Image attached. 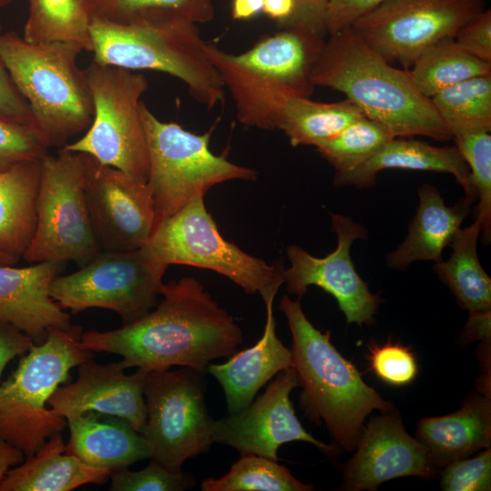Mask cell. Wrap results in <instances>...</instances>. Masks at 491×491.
Listing matches in <instances>:
<instances>
[{
    "label": "cell",
    "mask_w": 491,
    "mask_h": 491,
    "mask_svg": "<svg viewBox=\"0 0 491 491\" xmlns=\"http://www.w3.org/2000/svg\"><path fill=\"white\" fill-rule=\"evenodd\" d=\"M162 300L139 320L110 331L81 334L90 352L119 355L123 369L165 370L179 366L205 373L214 359L231 356L243 333L194 277L164 284Z\"/></svg>",
    "instance_id": "cell-1"
},
{
    "label": "cell",
    "mask_w": 491,
    "mask_h": 491,
    "mask_svg": "<svg viewBox=\"0 0 491 491\" xmlns=\"http://www.w3.org/2000/svg\"><path fill=\"white\" fill-rule=\"evenodd\" d=\"M312 83L345 94L366 117L383 125L394 137L452 138L430 98L414 85L408 70L394 67L350 27L325 42L313 67Z\"/></svg>",
    "instance_id": "cell-2"
},
{
    "label": "cell",
    "mask_w": 491,
    "mask_h": 491,
    "mask_svg": "<svg viewBox=\"0 0 491 491\" xmlns=\"http://www.w3.org/2000/svg\"><path fill=\"white\" fill-rule=\"evenodd\" d=\"M325 42L319 35L290 27L259 39L241 54L207 42L204 50L233 96L237 120L274 130L289 98L312 95V71Z\"/></svg>",
    "instance_id": "cell-3"
},
{
    "label": "cell",
    "mask_w": 491,
    "mask_h": 491,
    "mask_svg": "<svg viewBox=\"0 0 491 491\" xmlns=\"http://www.w3.org/2000/svg\"><path fill=\"white\" fill-rule=\"evenodd\" d=\"M279 309L292 334V367L303 388L302 409L315 423L323 421L344 451H354L366 417L376 410H394L392 403L364 382L331 343L329 331L322 333L311 324L299 299L285 295Z\"/></svg>",
    "instance_id": "cell-4"
},
{
    "label": "cell",
    "mask_w": 491,
    "mask_h": 491,
    "mask_svg": "<svg viewBox=\"0 0 491 491\" xmlns=\"http://www.w3.org/2000/svg\"><path fill=\"white\" fill-rule=\"evenodd\" d=\"M81 52L70 42L32 44L15 32L0 36V57L49 147H63L92 123L94 105L85 70L77 65Z\"/></svg>",
    "instance_id": "cell-5"
},
{
    "label": "cell",
    "mask_w": 491,
    "mask_h": 491,
    "mask_svg": "<svg viewBox=\"0 0 491 491\" xmlns=\"http://www.w3.org/2000/svg\"><path fill=\"white\" fill-rule=\"evenodd\" d=\"M82 328H51L45 340L33 343L15 370L0 383V438L35 454L67 426L47 407L55 390L69 379L70 370L93 356L80 342Z\"/></svg>",
    "instance_id": "cell-6"
},
{
    "label": "cell",
    "mask_w": 491,
    "mask_h": 491,
    "mask_svg": "<svg viewBox=\"0 0 491 491\" xmlns=\"http://www.w3.org/2000/svg\"><path fill=\"white\" fill-rule=\"evenodd\" d=\"M90 34L94 62L166 73L181 80L207 109L223 102L225 85L205 53L196 25H122L95 15Z\"/></svg>",
    "instance_id": "cell-7"
},
{
    "label": "cell",
    "mask_w": 491,
    "mask_h": 491,
    "mask_svg": "<svg viewBox=\"0 0 491 491\" xmlns=\"http://www.w3.org/2000/svg\"><path fill=\"white\" fill-rule=\"evenodd\" d=\"M140 115L149 155L147 184L155 205L154 231L212 186L230 180L256 179V170L211 152L210 131L197 135L176 123L162 122L143 101Z\"/></svg>",
    "instance_id": "cell-8"
},
{
    "label": "cell",
    "mask_w": 491,
    "mask_h": 491,
    "mask_svg": "<svg viewBox=\"0 0 491 491\" xmlns=\"http://www.w3.org/2000/svg\"><path fill=\"white\" fill-rule=\"evenodd\" d=\"M144 249L167 266L185 265L213 270L232 280L246 293H258L265 304L274 301L285 283L281 264L268 265L220 235L205 208L203 195L163 221Z\"/></svg>",
    "instance_id": "cell-9"
},
{
    "label": "cell",
    "mask_w": 491,
    "mask_h": 491,
    "mask_svg": "<svg viewBox=\"0 0 491 491\" xmlns=\"http://www.w3.org/2000/svg\"><path fill=\"white\" fill-rule=\"evenodd\" d=\"M85 70L94 105L93 120L81 138L61 148L88 155L147 182L149 155L140 115L147 80L140 73L94 61Z\"/></svg>",
    "instance_id": "cell-10"
},
{
    "label": "cell",
    "mask_w": 491,
    "mask_h": 491,
    "mask_svg": "<svg viewBox=\"0 0 491 491\" xmlns=\"http://www.w3.org/2000/svg\"><path fill=\"white\" fill-rule=\"evenodd\" d=\"M100 251L86 204L84 155L62 148L46 154L41 159L35 230L22 257L84 266Z\"/></svg>",
    "instance_id": "cell-11"
},
{
    "label": "cell",
    "mask_w": 491,
    "mask_h": 491,
    "mask_svg": "<svg viewBox=\"0 0 491 491\" xmlns=\"http://www.w3.org/2000/svg\"><path fill=\"white\" fill-rule=\"evenodd\" d=\"M167 267L144 247L100 251L79 270L57 276L51 284L50 296L72 314L104 308L116 313L123 325H128L156 306Z\"/></svg>",
    "instance_id": "cell-12"
},
{
    "label": "cell",
    "mask_w": 491,
    "mask_h": 491,
    "mask_svg": "<svg viewBox=\"0 0 491 491\" xmlns=\"http://www.w3.org/2000/svg\"><path fill=\"white\" fill-rule=\"evenodd\" d=\"M201 373L178 370L148 371L144 395L146 422L142 432L150 459L172 471H181L185 460L206 453L213 442L214 419L205 401Z\"/></svg>",
    "instance_id": "cell-13"
},
{
    "label": "cell",
    "mask_w": 491,
    "mask_h": 491,
    "mask_svg": "<svg viewBox=\"0 0 491 491\" xmlns=\"http://www.w3.org/2000/svg\"><path fill=\"white\" fill-rule=\"evenodd\" d=\"M486 0H386L361 15L352 31L389 64L409 69L436 43L454 38Z\"/></svg>",
    "instance_id": "cell-14"
},
{
    "label": "cell",
    "mask_w": 491,
    "mask_h": 491,
    "mask_svg": "<svg viewBox=\"0 0 491 491\" xmlns=\"http://www.w3.org/2000/svg\"><path fill=\"white\" fill-rule=\"evenodd\" d=\"M89 217L101 251L144 247L155 228V205L147 182L83 154Z\"/></svg>",
    "instance_id": "cell-15"
},
{
    "label": "cell",
    "mask_w": 491,
    "mask_h": 491,
    "mask_svg": "<svg viewBox=\"0 0 491 491\" xmlns=\"http://www.w3.org/2000/svg\"><path fill=\"white\" fill-rule=\"evenodd\" d=\"M331 221L337 246L326 256L316 257L296 245L287 247L290 266L285 269L286 291L300 298L308 286H316L336 299L347 324L371 326L381 299L359 276L350 254L354 241L366 239L367 231L343 215L332 214Z\"/></svg>",
    "instance_id": "cell-16"
},
{
    "label": "cell",
    "mask_w": 491,
    "mask_h": 491,
    "mask_svg": "<svg viewBox=\"0 0 491 491\" xmlns=\"http://www.w3.org/2000/svg\"><path fill=\"white\" fill-rule=\"evenodd\" d=\"M298 386L294 367L280 371L248 406L214 421L213 442L231 446L240 456L254 454L276 461L279 446L292 441L307 442L328 456L334 454L336 446L315 438L296 417L290 394Z\"/></svg>",
    "instance_id": "cell-17"
},
{
    "label": "cell",
    "mask_w": 491,
    "mask_h": 491,
    "mask_svg": "<svg viewBox=\"0 0 491 491\" xmlns=\"http://www.w3.org/2000/svg\"><path fill=\"white\" fill-rule=\"evenodd\" d=\"M354 451L342 466V490L371 491L395 478L436 473L426 447L406 431L395 409L363 427Z\"/></svg>",
    "instance_id": "cell-18"
},
{
    "label": "cell",
    "mask_w": 491,
    "mask_h": 491,
    "mask_svg": "<svg viewBox=\"0 0 491 491\" xmlns=\"http://www.w3.org/2000/svg\"><path fill=\"white\" fill-rule=\"evenodd\" d=\"M75 382L60 385L48 406L66 420L89 411L126 419L142 434L146 422L144 385L148 370L126 375L118 363L102 365L92 357L78 366Z\"/></svg>",
    "instance_id": "cell-19"
},
{
    "label": "cell",
    "mask_w": 491,
    "mask_h": 491,
    "mask_svg": "<svg viewBox=\"0 0 491 491\" xmlns=\"http://www.w3.org/2000/svg\"><path fill=\"white\" fill-rule=\"evenodd\" d=\"M60 264L0 266V324L13 326L35 344L44 342L51 328L72 327L70 316L50 296V286L58 276Z\"/></svg>",
    "instance_id": "cell-20"
},
{
    "label": "cell",
    "mask_w": 491,
    "mask_h": 491,
    "mask_svg": "<svg viewBox=\"0 0 491 491\" xmlns=\"http://www.w3.org/2000/svg\"><path fill=\"white\" fill-rule=\"evenodd\" d=\"M274 301L266 302L262 337L253 346L235 352L224 364H209L206 371L221 385L229 414L248 406L256 393L280 371L293 366L291 349L276 336Z\"/></svg>",
    "instance_id": "cell-21"
},
{
    "label": "cell",
    "mask_w": 491,
    "mask_h": 491,
    "mask_svg": "<svg viewBox=\"0 0 491 491\" xmlns=\"http://www.w3.org/2000/svg\"><path fill=\"white\" fill-rule=\"evenodd\" d=\"M417 195L419 205L405 240L386 256L391 269L405 270L421 260L441 261L443 250L450 246L477 199L465 195L455 205L446 206L439 191L428 184L419 186Z\"/></svg>",
    "instance_id": "cell-22"
},
{
    "label": "cell",
    "mask_w": 491,
    "mask_h": 491,
    "mask_svg": "<svg viewBox=\"0 0 491 491\" xmlns=\"http://www.w3.org/2000/svg\"><path fill=\"white\" fill-rule=\"evenodd\" d=\"M415 437L426 447L436 471L490 447V398L470 393L457 411L420 419Z\"/></svg>",
    "instance_id": "cell-23"
},
{
    "label": "cell",
    "mask_w": 491,
    "mask_h": 491,
    "mask_svg": "<svg viewBox=\"0 0 491 491\" xmlns=\"http://www.w3.org/2000/svg\"><path fill=\"white\" fill-rule=\"evenodd\" d=\"M66 421L65 453L91 466L113 471L150 457L145 439L125 418L89 411Z\"/></svg>",
    "instance_id": "cell-24"
},
{
    "label": "cell",
    "mask_w": 491,
    "mask_h": 491,
    "mask_svg": "<svg viewBox=\"0 0 491 491\" xmlns=\"http://www.w3.org/2000/svg\"><path fill=\"white\" fill-rule=\"evenodd\" d=\"M389 168L451 174L466 195L476 197L470 182L469 168L456 145L436 146L419 140L397 137L356 168L336 173L334 185L337 187L348 185L356 188L371 187L377 174Z\"/></svg>",
    "instance_id": "cell-25"
},
{
    "label": "cell",
    "mask_w": 491,
    "mask_h": 491,
    "mask_svg": "<svg viewBox=\"0 0 491 491\" xmlns=\"http://www.w3.org/2000/svg\"><path fill=\"white\" fill-rule=\"evenodd\" d=\"M111 470L91 466L65 453L61 433L50 438L24 463L10 468L0 491H71L86 484H104Z\"/></svg>",
    "instance_id": "cell-26"
},
{
    "label": "cell",
    "mask_w": 491,
    "mask_h": 491,
    "mask_svg": "<svg viewBox=\"0 0 491 491\" xmlns=\"http://www.w3.org/2000/svg\"><path fill=\"white\" fill-rule=\"evenodd\" d=\"M41 159L0 172V251L17 261L35 230Z\"/></svg>",
    "instance_id": "cell-27"
},
{
    "label": "cell",
    "mask_w": 491,
    "mask_h": 491,
    "mask_svg": "<svg viewBox=\"0 0 491 491\" xmlns=\"http://www.w3.org/2000/svg\"><path fill=\"white\" fill-rule=\"evenodd\" d=\"M480 233L481 225L477 219L460 228L450 244L452 253L449 257L433 266L459 306L468 312L491 309V279L477 256Z\"/></svg>",
    "instance_id": "cell-28"
},
{
    "label": "cell",
    "mask_w": 491,
    "mask_h": 491,
    "mask_svg": "<svg viewBox=\"0 0 491 491\" xmlns=\"http://www.w3.org/2000/svg\"><path fill=\"white\" fill-rule=\"evenodd\" d=\"M363 116L348 99L321 103L310 97L294 96L283 105L277 129L286 134L293 146L317 147Z\"/></svg>",
    "instance_id": "cell-29"
},
{
    "label": "cell",
    "mask_w": 491,
    "mask_h": 491,
    "mask_svg": "<svg viewBox=\"0 0 491 491\" xmlns=\"http://www.w3.org/2000/svg\"><path fill=\"white\" fill-rule=\"evenodd\" d=\"M23 38L32 44L64 41L92 52L94 0H28Z\"/></svg>",
    "instance_id": "cell-30"
},
{
    "label": "cell",
    "mask_w": 491,
    "mask_h": 491,
    "mask_svg": "<svg viewBox=\"0 0 491 491\" xmlns=\"http://www.w3.org/2000/svg\"><path fill=\"white\" fill-rule=\"evenodd\" d=\"M407 70L416 88L431 98L466 79L491 75V63L469 54L454 38H446L423 52Z\"/></svg>",
    "instance_id": "cell-31"
},
{
    "label": "cell",
    "mask_w": 491,
    "mask_h": 491,
    "mask_svg": "<svg viewBox=\"0 0 491 491\" xmlns=\"http://www.w3.org/2000/svg\"><path fill=\"white\" fill-rule=\"evenodd\" d=\"M94 1L95 15L122 25H197L214 18L212 0Z\"/></svg>",
    "instance_id": "cell-32"
},
{
    "label": "cell",
    "mask_w": 491,
    "mask_h": 491,
    "mask_svg": "<svg viewBox=\"0 0 491 491\" xmlns=\"http://www.w3.org/2000/svg\"><path fill=\"white\" fill-rule=\"evenodd\" d=\"M454 136L491 130V75L451 85L430 98Z\"/></svg>",
    "instance_id": "cell-33"
},
{
    "label": "cell",
    "mask_w": 491,
    "mask_h": 491,
    "mask_svg": "<svg viewBox=\"0 0 491 491\" xmlns=\"http://www.w3.org/2000/svg\"><path fill=\"white\" fill-rule=\"evenodd\" d=\"M313 485L296 478L288 468L261 456L243 455L221 477L201 483L203 491H311Z\"/></svg>",
    "instance_id": "cell-34"
},
{
    "label": "cell",
    "mask_w": 491,
    "mask_h": 491,
    "mask_svg": "<svg viewBox=\"0 0 491 491\" xmlns=\"http://www.w3.org/2000/svg\"><path fill=\"white\" fill-rule=\"evenodd\" d=\"M393 138L383 125L363 116L316 148L336 173H343L366 162Z\"/></svg>",
    "instance_id": "cell-35"
},
{
    "label": "cell",
    "mask_w": 491,
    "mask_h": 491,
    "mask_svg": "<svg viewBox=\"0 0 491 491\" xmlns=\"http://www.w3.org/2000/svg\"><path fill=\"white\" fill-rule=\"evenodd\" d=\"M453 139L469 168L470 182L478 198L475 219L481 225L482 242L488 246L491 241V135L479 131Z\"/></svg>",
    "instance_id": "cell-36"
},
{
    "label": "cell",
    "mask_w": 491,
    "mask_h": 491,
    "mask_svg": "<svg viewBox=\"0 0 491 491\" xmlns=\"http://www.w3.org/2000/svg\"><path fill=\"white\" fill-rule=\"evenodd\" d=\"M109 477L113 491H183L195 485L192 474L172 471L152 461L137 471L113 470Z\"/></svg>",
    "instance_id": "cell-37"
},
{
    "label": "cell",
    "mask_w": 491,
    "mask_h": 491,
    "mask_svg": "<svg viewBox=\"0 0 491 491\" xmlns=\"http://www.w3.org/2000/svg\"><path fill=\"white\" fill-rule=\"evenodd\" d=\"M48 145L32 125L0 117V172L48 154Z\"/></svg>",
    "instance_id": "cell-38"
},
{
    "label": "cell",
    "mask_w": 491,
    "mask_h": 491,
    "mask_svg": "<svg viewBox=\"0 0 491 491\" xmlns=\"http://www.w3.org/2000/svg\"><path fill=\"white\" fill-rule=\"evenodd\" d=\"M367 357L375 375L390 386H407L417 376L418 368L414 354L399 343L373 344Z\"/></svg>",
    "instance_id": "cell-39"
},
{
    "label": "cell",
    "mask_w": 491,
    "mask_h": 491,
    "mask_svg": "<svg viewBox=\"0 0 491 491\" xmlns=\"http://www.w3.org/2000/svg\"><path fill=\"white\" fill-rule=\"evenodd\" d=\"M440 486L445 491H489L491 489V449L473 457L454 461L440 470Z\"/></svg>",
    "instance_id": "cell-40"
},
{
    "label": "cell",
    "mask_w": 491,
    "mask_h": 491,
    "mask_svg": "<svg viewBox=\"0 0 491 491\" xmlns=\"http://www.w3.org/2000/svg\"><path fill=\"white\" fill-rule=\"evenodd\" d=\"M454 40L474 56L491 63V11L486 8L456 32Z\"/></svg>",
    "instance_id": "cell-41"
},
{
    "label": "cell",
    "mask_w": 491,
    "mask_h": 491,
    "mask_svg": "<svg viewBox=\"0 0 491 491\" xmlns=\"http://www.w3.org/2000/svg\"><path fill=\"white\" fill-rule=\"evenodd\" d=\"M1 35L0 25V36ZM0 117L34 126L33 116L29 105L14 85L1 57Z\"/></svg>",
    "instance_id": "cell-42"
},
{
    "label": "cell",
    "mask_w": 491,
    "mask_h": 491,
    "mask_svg": "<svg viewBox=\"0 0 491 491\" xmlns=\"http://www.w3.org/2000/svg\"><path fill=\"white\" fill-rule=\"evenodd\" d=\"M386 0H329L326 14V33L330 35L351 26L364 13Z\"/></svg>",
    "instance_id": "cell-43"
},
{
    "label": "cell",
    "mask_w": 491,
    "mask_h": 491,
    "mask_svg": "<svg viewBox=\"0 0 491 491\" xmlns=\"http://www.w3.org/2000/svg\"><path fill=\"white\" fill-rule=\"evenodd\" d=\"M329 0H295V11L281 28H301L326 37V14Z\"/></svg>",
    "instance_id": "cell-44"
},
{
    "label": "cell",
    "mask_w": 491,
    "mask_h": 491,
    "mask_svg": "<svg viewBox=\"0 0 491 491\" xmlns=\"http://www.w3.org/2000/svg\"><path fill=\"white\" fill-rule=\"evenodd\" d=\"M33 340L9 324H0V377L15 357L23 356L28 351Z\"/></svg>",
    "instance_id": "cell-45"
},
{
    "label": "cell",
    "mask_w": 491,
    "mask_h": 491,
    "mask_svg": "<svg viewBox=\"0 0 491 491\" xmlns=\"http://www.w3.org/2000/svg\"><path fill=\"white\" fill-rule=\"evenodd\" d=\"M491 309L469 312V317L462 333L461 342L467 345L473 341L485 344L491 342Z\"/></svg>",
    "instance_id": "cell-46"
},
{
    "label": "cell",
    "mask_w": 491,
    "mask_h": 491,
    "mask_svg": "<svg viewBox=\"0 0 491 491\" xmlns=\"http://www.w3.org/2000/svg\"><path fill=\"white\" fill-rule=\"evenodd\" d=\"M295 0H264L263 13L281 29L295 11Z\"/></svg>",
    "instance_id": "cell-47"
},
{
    "label": "cell",
    "mask_w": 491,
    "mask_h": 491,
    "mask_svg": "<svg viewBox=\"0 0 491 491\" xmlns=\"http://www.w3.org/2000/svg\"><path fill=\"white\" fill-rule=\"evenodd\" d=\"M25 454L0 438V484L10 468L25 460Z\"/></svg>",
    "instance_id": "cell-48"
},
{
    "label": "cell",
    "mask_w": 491,
    "mask_h": 491,
    "mask_svg": "<svg viewBox=\"0 0 491 491\" xmlns=\"http://www.w3.org/2000/svg\"><path fill=\"white\" fill-rule=\"evenodd\" d=\"M264 0H233L231 15L235 20H249L263 13Z\"/></svg>",
    "instance_id": "cell-49"
},
{
    "label": "cell",
    "mask_w": 491,
    "mask_h": 491,
    "mask_svg": "<svg viewBox=\"0 0 491 491\" xmlns=\"http://www.w3.org/2000/svg\"><path fill=\"white\" fill-rule=\"evenodd\" d=\"M16 262V259L0 251V266L14 265Z\"/></svg>",
    "instance_id": "cell-50"
},
{
    "label": "cell",
    "mask_w": 491,
    "mask_h": 491,
    "mask_svg": "<svg viewBox=\"0 0 491 491\" xmlns=\"http://www.w3.org/2000/svg\"><path fill=\"white\" fill-rule=\"evenodd\" d=\"M13 0H0V7H3L5 5H7L10 4Z\"/></svg>",
    "instance_id": "cell-51"
}]
</instances>
